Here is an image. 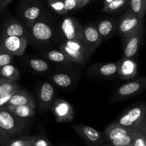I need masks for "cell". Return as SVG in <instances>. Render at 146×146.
Segmentation results:
<instances>
[{
  "mask_svg": "<svg viewBox=\"0 0 146 146\" xmlns=\"http://www.w3.org/2000/svg\"><path fill=\"white\" fill-rule=\"evenodd\" d=\"M145 115V105L135 106L125 111L115 122L123 126L141 131L146 129Z\"/></svg>",
  "mask_w": 146,
  "mask_h": 146,
  "instance_id": "1",
  "label": "cell"
},
{
  "mask_svg": "<svg viewBox=\"0 0 146 146\" xmlns=\"http://www.w3.org/2000/svg\"><path fill=\"white\" fill-rule=\"evenodd\" d=\"M27 122L11 114L5 106L0 107V128L9 138L19 136L27 130Z\"/></svg>",
  "mask_w": 146,
  "mask_h": 146,
  "instance_id": "2",
  "label": "cell"
},
{
  "mask_svg": "<svg viewBox=\"0 0 146 146\" xmlns=\"http://www.w3.org/2000/svg\"><path fill=\"white\" fill-rule=\"evenodd\" d=\"M62 51L71 62L84 64L90 57L84 44L79 41L66 40L60 46Z\"/></svg>",
  "mask_w": 146,
  "mask_h": 146,
  "instance_id": "3",
  "label": "cell"
},
{
  "mask_svg": "<svg viewBox=\"0 0 146 146\" xmlns=\"http://www.w3.org/2000/svg\"><path fill=\"white\" fill-rule=\"evenodd\" d=\"M143 18L135 15L130 11H128L118 21L117 25L118 34L121 36L122 38L128 36L143 27Z\"/></svg>",
  "mask_w": 146,
  "mask_h": 146,
  "instance_id": "4",
  "label": "cell"
},
{
  "mask_svg": "<svg viewBox=\"0 0 146 146\" xmlns=\"http://www.w3.org/2000/svg\"><path fill=\"white\" fill-rule=\"evenodd\" d=\"M28 45L27 38L15 36H1L0 46L13 56H21Z\"/></svg>",
  "mask_w": 146,
  "mask_h": 146,
  "instance_id": "5",
  "label": "cell"
},
{
  "mask_svg": "<svg viewBox=\"0 0 146 146\" xmlns=\"http://www.w3.org/2000/svg\"><path fill=\"white\" fill-rule=\"evenodd\" d=\"M81 41L91 56L102 42L103 38L98 32L96 27L93 25H86L81 29Z\"/></svg>",
  "mask_w": 146,
  "mask_h": 146,
  "instance_id": "6",
  "label": "cell"
},
{
  "mask_svg": "<svg viewBox=\"0 0 146 146\" xmlns=\"http://www.w3.org/2000/svg\"><path fill=\"white\" fill-rule=\"evenodd\" d=\"M143 34V27L129 36L123 38V55L125 58H134L136 56Z\"/></svg>",
  "mask_w": 146,
  "mask_h": 146,
  "instance_id": "7",
  "label": "cell"
},
{
  "mask_svg": "<svg viewBox=\"0 0 146 146\" xmlns=\"http://www.w3.org/2000/svg\"><path fill=\"white\" fill-rule=\"evenodd\" d=\"M146 86L145 78H141L120 86L115 91L114 98L115 100H122L135 96L145 89Z\"/></svg>",
  "mask_w": 146,
  "mask_h": 146,
  "instance_id": "8",
  "label": "cell"
},
{
  "mask_svg": "<svg viewBox=\"0 0 146 146\" xmlns=\"http://www.w3.org/2000/svg\"><path fill=\"white\" fill-rule=\"evenodd\" d=\"M51 107L57 122H70L74 119V110L68 101L56 99L53 101Z\"/></svg>",
  "mask_w": 146,
  "mask_h": 146,
  "instance_id": "9",
  "label": "cell"
},
{
  "mask_svg": "<svg viewBox=\"0 0 146 146\" xmlns=\"http://www.w3.org/2000/svg\"><path fill=\"white\" fill-rule=\"evenodd\" d=\"M74 129L86 142L88 146H100L104 141L101 133L92 127L85 125H74Z\"/></svg>",
  "mask_w": 146,
  "mask_h": 146,
  "instance_id": "10",
  "label": "cell"
},
{
  "mask_svg": "<svg viewBox=\"0 0 146 146\" xmlns=\"http://www.w3.org/2000/svg\"><path fill=\"white\" fill-rule=\"evenodd\" d=\"M61 29L66 40L71 41H81V29L82 27L75 19L66 17L63 20ZM83 43V42H82Z\"/></svg>",
  "mask_w": 146,
  "mask_h": 146,
  "instance_id": "11",
  "label": "cell"
},
{
  "mask_svg": "<svg viewBox=\"0 0 146 146\" xmlns=\"http://www.w3.org/2000/svg\"><path fill=\"white\" fill-rule=\"evenodd\" d=\"M118 62L98 64L91 66L88 72L91 75L98 78H111L118 74Z\"/></svg>",
  "mask_w": 146,
  "mask_h": 146,
  "instance_id": "12",
  "label": "cell"
},
{
  "mask_svg": "<svg viewBox=\"0 0 146 146\" xmlns=\"http://www.w3.org/2000/svg\"><path fill=\"white\" fill-rule=\"evenodd\" d=\"M118 62V74L121 79L130 80L135 76L138 65L134 58L123 57Z\"/></svg>",
  "mask_w": 146,
  "mask_h": 146,
  "instance_id": "13",
  "label": "cell"
},
{
  "mask_svg": "<svg viewBox=\"0 0 146 146\" xmlns=\"http://www.w3.org/2000/svg\"><path fill=\"white\" fill-rule=\"evenodd\" d=\"M31 31L36 40L41 42H48L53 36V30L47 23L36 21L31 25Z\"/></svg>",
  "mask_w": 146,
  "mask_h": 146,
  "instance_id": "14",
  "label": "cell"
},
{
  "mask_svg": "<svg viewBox=\"0 0 146 146\" xmlns=\"http://www.w3.org/2000/svg\"><path fill=\"white\" fill-rule=\"evenodd\" d=\"M138 131H139V130L123 126V125L116 123L115 122H113L112 124L108 125L106 129L105 130L104 138L106 141L110 142L113 140L134 133L138 132Z\"/></svg>",
  "mask_w": 146,
  "mask_h": 146,
  "instance_id": "15",
  "label": "cell"
},
{
  "mask_svg": "<svg viewBox=\"0 0 146 146\" xmlns=\"http://www.w3.org/2000/svg\"><path fill=\"white\" fill-rule=\"evenodd\" d=\"M54 98V88L51 84H42L38 90V100L41 108L47 109L51 107Z\"/></svg>",
  "mask_w": 146,
  "mask_h": 146,
  "instance_id": "16",
  "label": "cell"
},
{
  "mask_svg": "<svg viewBox=\"0 0 146 146\" xmlns=\"http://www.w3.org/2000/svg\"><path fill=\"white\" fill-rule=\"evenodd\" d=\"M7 105L11 106H30L32 108H36V104L32 97L27 92L21 90H17L13 94Z\"/></svg>",
  "mask_w": 146,
  "mask_h": 146,
  "instance_id": "17",
  "label": "cell"
},
{
  "mask_svg": "<svg viewBox=\"0 0 146 146\" xmlns=\"http://www.w3.org/2000/svg\"><path fill=\"white\" fill-rule=\"evenodd\" d=\"M5 108L11 113V114L20 119H27L32 117L35 114V108H32L30 106H11L6 105Z\"/></svg>",
  "mask_w": 146,
  "mask_h": 146,
  "instance_id": "18",
  "label": "cell"
},
{
  "mask_svg": "<svg viewBox=\"0 0 146 146\" xmlns=\"http://www.w3.org/2000/svg\"><path fill=\"white\" fill-rule=\"evenodd\" d=\"M27 31L22 24L17 21H11L6 24L1 36H15L27 38Z\"/></svg>",
  "mask_w": 146,
  "mask_h": 146,
  "instance_id": "19",
  "label": "cell"
},
{
  "mask_svg": "<svg viewBox=\"0 0 146 146\" xmlns=\"http://www.w3.org/2000/svg\"><path fill=\"white\" fill-rule=\"evenodd\" d=\"M117 23L113 19H104L98 24L96 29L103 39H108L116 29Z\"/></svg>",
  "mask_w": 146,
  "mask_h": 146,
  "instance_id": "20",
  "label": "cell"
},
{
  "mask_svg": "<svg viewBox=\"0 0 146 146\" xmlns=\"http://www.w3.org/2000/svg\"><path fill=\"white\" fill-rule=\"evenodd\" d=\"M0 76L3 78L14 81H18L20 78L18 69L11 64H7L0 68Z\"/></svg>",
  "mask_w": 146,
  "mask_h": 146,
  "instance_id": "21",
  "label": "cell"
},
{
  "mask_svg": "<svg viewBox=\"0 0 146 146\" xmlns=\"http://www.w3.org/2000/svg\"><path fill=\"white\" fill-rule=\"evenodd\" d=\"M41 14V9L38 6H31L26 9L23 12L24 19L30 26L39 19Z\"/></svg>",
  "mask_w": 146,
  "mask_h": 146,
  "instance_id": "22",
  "label": "cell"
},
{
  "mask_svg": "<svg viewBox=\"0 0 146 146\" xmlns=\"http://www.w3.org/2000/svg\"><path fill=\"white\" fill-rule=\"evenodd\" d=\"M33 136L19 135L17 138H9L1 146H31Z\"/></svg>",
  "mask_w": 146,
  "mask_h": 146,
  "instance_id": "23",
  "label": "cell"
},
{
  "mask_svg": "<svg viewBox=\"0 0 146 146\" xmlns=\"http://www.w3.org/2000/svg\"><path fill=\"white\" fill-rule=\"evenodd\" d=\"M146 10V0H130V11L143 18Z\"/></svg>",
  "mask_w": 146,
  "mask_h": 146,
  "instance_id": "24",
  "label": "cell"
},
{
  "mask_svg": "<svg viewBox=\"0 0 146 146\" xmlns=\"http://www.w3.org/2000/svg\"><path fill=\"white\" fill-rule=\"evenodd\" d=\"M51 80L56 85L63 88L70 86L72 84V78L68 74L62 73L54 74L51 77Z\"/></svg>",
  "mask_w": 146,
  "mask_h": 146,
  "instance_id": "25",
  "label": "cell"
},
{
  "mask_svg": "<svg viewBox=\"0 0 146 146\" xmlns=\"http://www.w3.org/2000/svg\"><path fill=\"white\" fill-rule=\"evenodd\" d=\"M46 57L50 61L58 64H69L71 61L68 59L65 54L61 51L58 50H51L48 51L46 54Z\"/></svg>",
  "mask_w": 146,
  "mask_h": 146,
  "instance_id": "26",
  "label": "cell"
},
{
  "mask_svg": "<svg viewBox=\"0 0 146 146\" xmlns=\"http://www.w3.org/2000/svg\"><path fill=\"white\" fill-rule=\"evenodd\" d=\"M19 88L20 86L16 81L7 80L0 84V97L9 94H14Z\"/></svg>",
  "mask_w": 146,
  "mask_h": 146,
  "instance_id": "27",
  "label": "cell"
},
{
  "mask_svg": "<svg viewBox=\"0 0 146 146\" xmlns=\"http://www.w3.org/2000/svg\"><path fill=\"white\" fill-rule=\"evenodd\" d=\"M139 131L134 133L130 134V135H125V136L121 137L120 138L113 140V141H110L109 144H111L113 146H128L131 145L134 138H135V136H136Z\"/></svg>",
  "mask_w": 146,
  "mask_h": 146,
  "instance_id": "28",
  "label": "cell"
},
{
  "mask_svg": "<svg viewBox=\"0 0 146 146\" xmlns=\"http://www.w3.org/2000/svg\"><path fill=\"white\" fill-rule=\"evenodd\" d=\"M30 67L36 72H45L49 68L48 63L40 58H32L29 61Z\"/></svg>",
  "mask_w": 146,
  "mask_h": 146,
  "instance_id": "29",
  "label": "cell"
},
{
  "mask_svg": "<svg viewBox=\"0 0 146 146\" xmlns=\"http://www.w3.org/2000/svg\"><path fill=\"white\" fill-rule=\"evenodd\" d=\"M128 0H113L107 5H105L103 9L104 12H112L116 10L119 9L122 7H123L127 3Z\"/></svg>",
  "mask_w": 146,
  "mask_h": 146,
  "instance_id": "30",
  "label": "cell"
},
{
  "mask_svg": "<svg viewBox=\"0 0 146 146\" xmlns=\"http://www.w3.org/2000/svg\"><path fill=\"white\" fill-rule=\"evenodd\" d=\"M13 56H14L7 52L0 46V68L7 64H11L13 61Z\"/></svg>",
  "mask_w": 146,
  "mask_h": 146,
  "instance_id": "31",
  "label": "cell"
},
{
  "mask_svg": "<svg viewBox=\"0 0 146 146\" xmlns=\"http://www.w3.org/2000/svg\"><path fill=\"white\" fill-rule=\"evenodd\" d=\"M48 4L54 11L59 14H64L66 13L64 9V0H48Z\"/></svg>",
  "mask_w": 146,
  "mask_h": 146,
  "instance_id": "32",
  "label": "cell"
},
{
  "mask_svg": "<svg viewBox=\"0 0 146 146\" xmlns=\"http://www.w3.org/2000/svg\"><path fill=\"white\" fill-rule=\"evenodd\" d=\"M146 129L141 130L138 132L133 141L131 143V146H146Z\"/></svg>",
  "mask_w": 146,
  "mask_h": 146,
  "instance_id": "33",
  "label": "cell"
},
{
  "mask_svg": "<svg viewBox=\"0 0 146 146\" xmlns=\"http://www.w3.org/2000/svg\"><path fill=\"white\" fill-rule=\"evenodd\" d=\"M31 146H51V144L50 141L44 137L33 136Z\"/></svg>",
  "mask_w": 146,
  "mask_h": 146,
  "instance_id": "34",
  "label": "cell"
},
{
  "mask_svg": "<svg viewBox=\"0 0 146 146\" xmlns=\"http://www.w3.org/2000/svg\"><path fill=\"white\" fill-rule=\"evenodd\" d=\"M64 9L66 12L76 8H78V1L76 0H64Z\"/></svg>",
  "mask_w": 146,
  "mask_h": 146,
  "instance_id": "35",
  "label": "cell"
},
{
  "mask_svg": "<svg viewBox=\"0 0 146 146\" xmlns=\"http://www.w3.org/2000/svg\"><path fill=\"white\" fill-rule=\"evenodd\" d=\"M13 94H9L7 95L2 96L0 97V107H4L9 103V101L11 98Z\"/></svg>",
  "mask_w": 146,
  "mask_h": 146,
  "instance_id": "36",
  "label": "cell"
},
{
  "mask_svg": "<svg viewBox=\"0 0 146 146\" xmlns=\"http://www.w3.org/2000/svg\"><path fill=\"white\" fill-rule=\"evenodd\" d=\"M9 137L7 136V134H6L5 133L1 130V128H0V143H1V145L3 143L5 142V141H7V139H9Z\"/></svg>",
  "mask_w": 146,
  "mask_h": 146,
  "instance_id": "37",
  "label": "cell"
},
{
  "mask_svg": "<svg viewBox=\"0 0 146 146\" xmlns=\"http://www.w3.org/2000/svg\"><path fill=\"white\" fill-rule=\"evenodd\" d=\"M12 0H0V11L4 10Z\"/></svg>",
  "mask_w": 146,
  "mask_h": 146,
  "instance_id": "38",
  "label": "cell"
},
{
  "mask_svg": "<svg viewBox=\"0 0 146 146\" xmlns=\"http://www.w3.org/2000/svg\"><path fill=\"white\" fill-rule=\"evenodd\" d=\"M90 0H80L79 2H78V8H81V7H83L84 6H85L87 3Z\"/></svg>",
  "mask_w": 146,
  "mask_h": 146,
  "instance_id": "39",
  "label": "cell"
},
{
  "mask_svg": "<svg viewBox=\"0 0 146 146\" xmlns=\"http://www.w3.org/2000/svg\"><path fill=\"white\" fill-rule=\"evenodd\" d=\"M7 80H8V79H7V78H3L2 76H0V84H1V83L4 82V81H7Z\"/></svg>",
  "mask_w": 146,
  "mask_h": 146,
  "instance_id": "40",
  "label": "cell"
},
{
  "mask_svg": "<svg viewBox=\"0 0 146 146\" xmlns=\"http://www.w3.org/2000/svg\"><path fill=\"white\" fill-rule=\"evenodd\" d=\"M112 1H113V0H104V6L107 5V4H109V3L111 2Z\"/></svg>",
  "mask_w": 146,
  "mask_h": 146,
  "instance_id": "41",
  "label": "cell"
},
{
  "mask_svg": "<svg viewBox=\"0 0 146 146\" xmlns=\"http://www.w3.org/2000/svg\"><path fill=\"white\" fill-rule=\"evenodd\" d=\"M104 146H113V145H111V144H106V145H104Z\"/></svg>",
  "mask_w": 146,
  "mask_h": 146,
  "instance_id": "42",
  "label": "cell"
},
{
  "mask_svg": "<svg viewBox=\"0 0 146 146\" xmlns=\"http://www.w3.org/2000/svg\"><path fill=\"white\" fill-rule=\"evenodd\" d=\"M76 1H78V2H79V1H80V0H76Z\"/></svg>",
  "mask_w": 146,
  "mask_h": 146,
  "instance_id": "43",
  "label": "cell"
},
{
  "mask_svg": "<svg viewBox=\"0 0 146 146\" xmlns=\"http://www.w3.org/2000/svg\"><path fill=\"white\" fill-rule=\"evenodd\" d=\"M128 146H131V145H128Z\"/></svg>",
  "mask_w": 146,
  "mask_h": 146,
  "instance_id": "44",
  "label": "cell"
},
{
  "mask_svg": "<svg viewBox=\"0 0 146 146\" xmlns=\"http://www.w3.org/2000/svg\"><path fill=\"white\" fill-rule=\"evenodd\" d=\"M0 146H1V143H0Z\"/></svg>",
  "mask_w": 146,
  "mask_h": 146,
  "instance_id": "45",
  "label": "cell"
}]
</instances>
